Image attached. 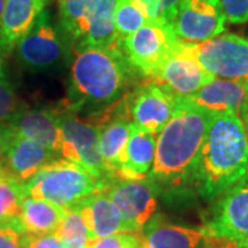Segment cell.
Segmentation results:
<instances>
[{
  "label": "cell",
  "instance_id": "5b68a950",
  "mask_svg": "<svg viewBox=\"0 0 248 248\" xmlns=\"http://www.w3.org/2000/svg\"><path fill=\"white\" fill-rule=\"evenodd\" d=\"M25 186L28 197L55 204L65 211L76 210L90 196L101 192L89 171L62 157L40 170Z\"/></svg>",
  "mask_w": 248,
  "mask_h": 248
},
{
  "label": "cell",
  "instance_id": "d6a6232c",
  "mask_svg": "<svg viewBox=\"0 0 248 248\" xmlns=\"http://www.w3.org/2000/svg\"><path fill=\"white\" fill-rule=\"evenodd\" d=\"M240 119H241V122L244 124V127H246V131H247L248 135V105L241 109V112H240Z\"/></svg>",
  "mask_w": 248,
  "mask_h": 248
},
{
  "label": "cell",
  "instance_id": "ac0fdd59",
  "mask_svg": "<svg viewBox=\"0 0 248 248\" xmlns=\"http://www.w3.org/2000/svg\"><path fill=\"white\" fill-rule=\"evenodd\" d=\"M7 125L13 133L60 153L61 131L58 109H21Z\"/></svg>",
  "mask_w": 248,
  "mask_h": 248
},
{
  "label": "cell",
  "instance_id": "d4e9b609",
  "mask_svg": "<svg viewBox=\"0 0 248 248\" xmlns=\"http://www.w3.org/2000/svg\"><path fill=\"white\" fill-rule=\"evenodd\" d=\"M55 236L61 240L63 248H87L91 243L89 229L78 211H66Z\"/></svg>",
  "mask_w": 248,
  "mask_h": 248
},
{
  "label": "cell",
  "instance_id": "e575fe53",
  "mask_svg": "<svg viewBox=\"0 0 248 248\" xmlns=\"http://www.w3.org/2000/svg\"><path fill=\"white\" fill-rule=\"evenodd\" d=\"M1 171H4V170H3V169H0V172H1Z\"/></svg>",
  "mask_w": 248,
  "mask_h": 248
},
{
  "label": "cell",
  "instance_id": "8992f818",
  "mask_svg": "<svg viewBox=\"0 0 248 248\" xmlns=\"http://www.w3.org/2000/svg\"><path fill=\"white\" fill-rule=\"evenodd\" d=\"M61 131L62 159L69 160L89 171L99 184L101 192H105L112 182L109 181L99 148V130L90 120H81L69 108L58 109Z\"/></svg>",
  "mask_w": 248,
  "mask_h": 248
},
{
  "label": "cell",
  "instance_id": "ba28073f",
  "mask_svg": "<svg viewBox=\"0 0 248 248\" xmlns=\"http://www.w3.org/2000/svg\"><path fill=\"white\" fill-rule=\"evenodd\" d=\"M72 47L48 10H43L33 27L16 46L18 61L31 71H51L65 61Z\"/></svg>",
  "mask_w": 248,
  "mask_h": 248
},
{
  "label": "cell",
  "instance_id": "603a6c76",
  "mask_svg": "<svg viewBox=\"0 0 248 248\" xmlns=\"http://www.w3.org/2000/svg\"><path fill=\"white\" fill-rule=\"evenodd\" d=\"M25 182L11 177L6 171L0 172V223L17 219L27 199Z\"/></svg>",
  "mask_w": 248,
  "mask_h": 248
},
{
  "label": "cell",
  "instance_id": "3957f363",
  "mask_svg": "<svg viewBox=\"0 0 248 248\" xmlns=\"http://www.w3.org/2000/svg\"><path fill=\"white\" fill-rule=\"evenodd\" d=\"M213 115L177 98V109L156 138V155L149 178L156 185L189 186Z\"/></svg>",
  "mask_w": 248,
  "mask_h": 248
},
{
  "label": "cell",
  "instance_id": "9c48e42d",
  "mask_svg": "<svg viewBox=\"0 0 248 248\" xmlns=\"http://www.w3.org/2000/svg\"><path fill=\"white\" fill-rule=\"evenodd\" d=\"M204 71L213 78L248 83V39L222 33L207 42L193 45Z\"/></svg>",
  "mask_w": 248,
  "mask_h": 248
},
{
  "label": "cell",
  "instance_id": "2e32d148",
  "mask_svg": "<svg viewBox=\"0 0 248 248\" xmlns=\"http://www.w3.org/2000/svg\"><path fill=\"white\" fill-rule=\"evenodd\" d=\"M58 159H61L60 153L13 133L9 127V143L4 153L3 170L11 177L17 178L22 182H28L40 170L50 166Z\"/></svg>",
  "mask_w": 248,
  "mask_h": 248
},
{
  "label": "cell",
  "instance_id": "7c38bea8",
  "mask_svg": "<svg viewBox=\"0 0 248 248\" xmlns=\"http://www.w3.org/2000/svg\"><path fill=\"white\" fill-rule=\"evenodd\" d=\"M225 25L226 19L219 0H181L171 22L178 39L192 45L222 35Z\"/></svg>",
  "mask_w": 248,
  "mask_h": 248
},
{
  "label": "cell",
  "instance_id": "836d02e7",
  "mask_svg": "<svg viewBox=\"0 0 248 248\" xmlns=\"http://www.w3.org/2000/svg\"><path fill=\"white\" fill-rule=\"evenodd\" d=\"M4 6H6V0H0V19H1V14H3Z\"/></svg>",
  "mask_w": 248,
  "mask_h": 248
},
{
  "label": "cell",
  "instance_id": "d6986e66",
  "mask_svg": "<svg viewBox=\"0 0 248 248\" xmlns=\"http://www.w3.org/2000/svg\"><path fill=\"white\" fill-rule=\"evenodd\" d=\"M73 211L81 215L90 232L91 241L116 233L128 232L122 215L107 192H97Z\"/></svg>",
  "mask_w": 248,
  "mask_h": 248
},
{
  "label": "cell",
  "instance_id": "f546056e",
  "mask_svg": "<svg viewBox=\"0 0 248 248\" xmlns=\"http://www.w3.org/2000/svg\"><path fill=\"white\" fill-rule=\"evenodd\" d=\"M21 229L18 218L14 221L0 223V248H21Z\"/></svg>",
  "mask_w": 248,
  "mask_h": 248
},
{
  "label": "cell",
  "instance_id": "52a82bcc",
  "mask_svg": "<svg viewBox=\"0 0 248 248\" xmlns=\"http://www.w3.org/2000/svg\"><path fill=\"white\" fill-rule=\"evenodd\" d=\"M179 43L171 24L151 21L137 32L120 39L119 47L135 72L152 80Z\"/></svg>",
  "mask_w": 248,
  "mask_h": 248
},
{
  "label": "cell",
  "instance_id": "7402d4cb",
  "mask_svg": "<svg viewBox=\"0 0 248 248\" xmlns=\"http://www.w3.org/2000/svg\"><path fill=\"white\" fill-rule=\"evenodd\" d=\"M65 214L66 211L55 204L27 197L21 207L18 223L24 234H50L58 229Z\"/></svg>",
  "mask_w": 248,
  "mask_h": 248
},
{
  "label": "cell",
  "instance_id": "e0dca14e",
  "mask_svg": "<svg viewBox=\"0 0 248 248\" xmlns=\"http://www.w3.org/2000/svg\"><path fill=\"white\" fill-rule=\"evenodd\" d=\"M50 0H6L0 19V53L9 54L33 27Z\"/></svg>",
  "mask_w": 248,
  "mask_h": 248
},
{
  "label": "cell",
  "instance_id": "5bb4252c",
  "mask_svg": "<svg viewBox=\"0 0 248 248\" xmlns=\"http://www.w3.org/2000/svg\"><path fill=\"white\" fill-rule=\"evenodd\" d=\"M177 109V97L163 86L148 81L131 94L130 115L135 127L159 134Z\"/></svg>",
  "mask_w": 248,
  "mask_h": 248
},
{
  "label": "cell",
  "instance_id": "9a60e30c",
  "mask_svg": "<svg viewBox=\"0 0 248 248\" xmlns=\"http://www.w3.org/2000/svg\"><path fill=\"white\" fill-rule=\"evenodd\" d=\"M177 98L186 105L213 116L225 113L240 116L241 109L248 105V83L214 78L193 94Z\"/></svg>",
  "mask_w": 248,
  "mask_h": 248
},
{
  "label": "cell",
  "instance_id": "30bf717a",
  "mask_svg": "<svg viewBox=\"0 0 248 248\" xmlns=\"http://www.w3.org/2000/svg\"><path fill=\"white\" fill-rule=\"evenodd\" d=\"M207 236L234 241L248 248V182L213 202L202 226Z\"/></svg>",
  "mask_w": 248,
  "mask_h": 248
},
{
  "label": "cell",
  "instance_id": "277c9868",
  "mask_svg": "<svg viewBox=\"0 0 248 248\" xmlns=\"http://www.w3.org/2000/svg\"><path fill=\"white\" fill-rule=\"evenodd\" d=\"M117 0H58V25L71 47H116Z\"/></svg>",
  "mask_w": 248,
  "mask_h": 248
},
{
  "label": "cell",
  "instance_id": "83f0119b",
  "mask_svg": "<svg viewBox=\"0 0 248 248\" xmlns=\"http://www.w3.org/2000/svg\"><path fill=\"white\" fill-rule=\"evenodd\" d=\"M146 9L151 21L171 24L181 0H138Z\"/></svg>",
  "mask_w": 248,
  "mask_h": 248
},
{
  "label": "cell",
  "instance_id": "6da1fadb",
  "mask_svg": "<svg viewBox=\"0 0 248 248\" xmlns=\"http://www.w3.org/2000/svg\"><path fill=\"white\" fill-rule=\"evenodd\" d=\"M248 182V135L236 113L214 116L189 186L213 203L229 190Z\"/></svg>",
  "mask_w": 248,
  "mask_h": 248
},
{
  "label": "cell",
  "instance_id": "8fae6325",
  "mask_svg": "<svg viewBox=\"0 0 248 248\" xmlns=\"http://www.w3.org/2000/svg\"><path fill=\"white\" fill-rule=\"evenodd\" d=\"M105 192L131 233H141L157 210L159 186L149 177L142 181H116Z\"/></svg>",
  "mask_w": 248,
  "mask_h": 248
},
{
  "label": "cell",
  "instance_id": "484cf974",
  "mask_svg": "<svg viewBox=\"0 0 248 248\" xmlns=\"http://www.w3.org/2000/svg\"><path fill=\"white\" fill-rule=\"evenodd\" d=\"M3 57L0 53V125L9 124L22 109L7 78Z\"/></svg>",
  "mask_w": 248,
  "mask_h": 248
},
{
  "label": "cell",
  "instance_id": "4316f807",
  "mask_svg": "<svg viewBox=\"0 0 248 248\" xmlns=\"http://www.w3.org/2000/svg\"><path fill=\"white\" fill-rule=\"evenodd\" d=\"M87 248H143V240L141 233L125 232L93 240Z\"/></svg>",
  "mask_w": 248,
  "mask_h": 248
},
{
  "label": "cell",
  "instance_id": "ffe728a7",
  "mask_svg": "<svg viewBox=\"0 0 248 248\" xmlns=\"http://www.w3.org/2000/svg\"><path fill=\"white\" fill-rule=\"evenodd\" d=\"M141 234L143 248H199L204 239L202 228L174 225L163 215L152 217Z\"/></svg>",
  "mask_w": 248,
  "mask_h": 248
},
{
  "label": "cell",
  "instance_id": "44dd1931",
  "mask_svg": "<svg viewBox=\"0 0 248 248\" xmlns=\"http://www.w3.org/2000/svg\"><path fill=\"white\" fill-rule=\"evenodd\" d=\"M156 155V135L133 127L125 145L124 161L119 181H142L151 174Z\"/></svg>",
  "mask_w": 248,
  "mask_h": 248
},
{
  "label": "cell",
  "instance_id": "7a4b0ae2",
  "mask_svg": "<svg viewBox=\"0 0 248 248\" xmlns=\"http://www.w3.org/2000/svg\"><path fill=\"white\" fill-rule=\"evenodd\" d=\"M69 104L76 112L84 105H110L125 97L138 75L120 47H73Z\"/></svg>",
  "mask_w": 248,
  "mask_h": 248
},
{
  "label": "cell",
  "instance_id": "4dcf8cb0",
  "mask_svg": "<svg viewBox=\"0 0 248 248\" xmlns=\"http://www.w3.org/2000/svg\"><path fill=\"white\" fill-rule=\"evenodd\" d=\"M21 248H63L61 240L50 234H29L25 233L21 236Z\"/></svg>",
  "mask_w": 248,
  "mask_h": 248
},
{
  "label": "cell",
  "instance_id": "cb8c5ba5",
  "mask_svg": "<svg viewBox=\"0 0 248 248\" xmlns=\"http://www.w3.org/2000/svg\"><path fill=\"white\" fill-rule=\"evenodd\" d=\"M151 22L146 9L138 0H117L115 9V29L119 39L130 36Z\"/></svg>",
  "mask_w": 248,
  "mask_h": 248
},
{
  "label": "cell",
  "instance_id": "1f68e13d",
  "mask_svg": "<svg viewBox=\"0 0 248 248\" xmlns=\"http://www.w3.org/2000/svg\"><path fill=\"white\" fill-rule=\"evenodd\" d=\"M7 143H9V127L0 125V169H3V160H4Z\"/></svg>",
  "mask_w": 248,
  "mask_h": 248
},
{
  "label": "cell",
  "instance_id": "f1b7e54d",
  "mask_svg": "<svg viewBox=\"0 0 248 248\" xmlns=\"http://www.w3.org/2000/svg\"><path fill=\"white\" fill-rule=\"evenodd\" d=\"M219 4L226 22L231 24L248 22V0H219Z\"/></svg>",
  "mask_w": 248,
  "mask_h": 248
},
{
  "label": "cell",
  "instance_id": "4fadbf2b",
  "mask_svg": "<svg viewBox=\"0 0 248 248\" xmlns=\"http://www.w3.org/2000/svg\"><path fill=\"white\" fill-rule=\"evenodd\" d=\"M213 79V76L200 65L193 45L181 42L167 61L161 65L157 75L148 81L163 86L175 97H187Z\"/></svg>",
  "mask_w": 248,
  "mask_h": 248
}]
</instances>
